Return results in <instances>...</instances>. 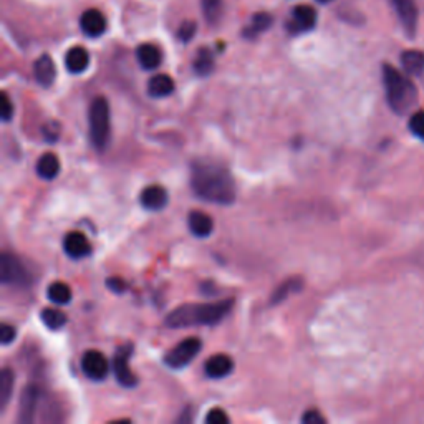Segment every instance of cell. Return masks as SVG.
I'll return each mask as SVG.
<instances>
[{"label": "cell", "instance_id": "74e56055", "mask_svg": "<svg viewBox=\"0 0 424 424\" xmlns=\"http://www.w3.org/2000/svg\"><path fill=\"white\" fill-rule=\"evenodd\" d=\"M318 2H320V3H330V2H333V0H318Z\"/></svg>", "mask_w": 424, "mask_h": 424}, {"label": "cell", "instance_id": "d6a6232c", "mask_svg": "<svg viewBox=\"0 0 424 424\" xmlns=\"http://www.w3.org/2000/svg\"><path fill=\"white\" fill-rule=\"evenodd\" d=\"M205 423H209V424H224V423H229V416L222 409L216 408V409L209 411L208 416H205Z\"/></svg>", "mask_w": 424, "mask_h": 424}, {"label": "cell", "instance_id": "277c9868", "mask_svg": "<svg viewBox=\"0 0 424 424\" xmlns=\"http://www.w3.org/2000/svg\"><path fill=\"white\" fill-rule=\"evenodd\" d=\"M88 125H90V140L95 149H107L111 140L110 104L107 98L98 96L91 102L90 111H88Z\"/></svg>", "mask_w": 424, "mask_h": 424}, {"label": "cell", "instance_id": "30bf717a", "mask_svg": "<svg viewBox=\"0 0 424 424\" xmlns=\"http://www.w3.org/2000/svg\"><path fill=\"white\" fill-rule=\"evenodd\" d=\"M80 27H82L86 37L96 39V37H102L104 30H107V19L96 8H88L80 17Z\"/></svg>", "mask_w": 424, "mask_h": 424}, {"label": "cell", "instance_id": "3957f363", "mask_svg": "<svg viewBox=\"0 0 424 424\" xmlns=\"http://www.w3.org/2000/svg\"><path fill=\"white\" fill-rule=\"evenodd\" d=\"M383 83L389 108L396 115H405L418 103V90L414 83L391 65H383Z\"/></svg>", "mask_w": 424, "mask_h": 424}, {"label": "cell", "instance_id": "4dcf8cb0", "mask_svg": "<svg viewBox=\"0 0 424 424\" xmlns=\"http://www.w3.org/2000/svg\"><path fill=\"white\" fill-rule=\"evenodd\" d=\"M42 136H44L45 141L48 142H55L58 138H60V125L57 121H48L42 126Z\"/></svg>", "mask_w": 424, "mask_h": 424}, {"label": "cell", "instance_id": "7a4b0ae2", "mask_svg": "<svg viewBox=\"0 0 424 424\" xmlns=\"http://www.w3.org/2000/svg\"><path fill=\"white\" fill-rule=\"evenodd\" d=\"M234 299L214 302L203 305H181L166 317V325L169 329H187L196 325H217L230 313Z\"/></svg>", "mask_w": 424, "mask_h": 424}, {"label": "cell", "instance_id": "603a6c76", "mask_svg": "<svg viewBox=\"0 0 424 424\" xmlns=\"http://www.w3.org/2000/svg\"><path fill=\"white\" fill-rule=\"evenodd\" d=\"M272 22H274V19H272L270 14H267V12H259V14H255L250 19L249 27L243 30V37H247V39H254V37L266 32L267 28H270Z\"/></svg>", "mask_w": 424, "mask_h": 424}, {"label": "cell", "instance_id": "cb8c5ba5", "mask_svg": "<svg viewBox=\"0 0 424 424\" xmlns=\"http://www.w3.org/2000/svg\"><path fill=\"white\" fill-rule=\"evenodd\" d=\"M14 383H15V375L12 369H2L0 373V411L6 409L7 403L10 401L12 393H14Z\"/></svg>", "mask_w": 424, "mask_h": 424}, {"label": "cell", "instance_id": "8992f818", "mask_svg": "<svg viewBox=\"0 0 424 424\" xmlns=\"http://www.w3.org/2000/svg\"><path fill=\"white\" fill-rule=\"evenodd\" d=\"M0 277H2V282L7 285L25 287V285L30 282L28 270L24 267V264L12 254H3L2 259H0Z\"/></svg>", "mask_w": 424, "mask_h": 424}, {"label": "cell", "instance_id": "e575fe53", "mask_svg": "<svg viewBox=\"0 0 424 424\" xmlns=\"http://www.w3.org/2000/svg\"><path fill=\"white\" fill-rule=\"evenodd\" d=\"M107 287L115 293H125L126 288H128V284L121 277H111V279L107 280Z\"/></svg>", "mask_w": 424, "mask_h": 424}, {"label": "cell", "instance_id": "9a60e30c", "mask_svg": "<svg viewBox=\"0 0 424 424\" xmlns=\"http://www.w3.org/2000/svg\"><path fill=\"white\" fill-rule=\"evenodd\" d=\"M234 369L232 358L228 355H214L204 365V371L209 378L221 380V378L229 376Z\"/></svg>", "mask_w": 424, "mask_h": 424}, {"label": "cell", "instance_id": "d4e9b609", "mask_svg": "<svg viewBox=\"0 0 424 424\" xmlns=\"http://www.w3.org/2000/svg\"><path fill=\"white\" fill-rule=\"evenodd\" d=\"M47 297L52 304L55 305H66L71 300V288L63 282H53L48 285Z\"/></svg>", "mask_w": 424, "mask_h": 424}, {"label": "cell", "instance_id": "5bb4252c", "mask_svg": "<svg viewBox=\"0 0 424 424\" xmlns=\"http://www.w3.org/2000/svg\"><path fill=\"white\" fill-rule=\"evenodd\" d=\"M140 199L142 208L148 209V211H161V209H165L167 205L169 196H167V191L165 187L153 184V186L142 189Z\"/></svg>", "mask_w": 424, "mask_h": 424}, {"label": "cell", "instance_id": "d590c367", "mask_svg": "<svg viewBox=\"0 0 424 424\" xmlns=\"http://www.w3.org/2000/svg\"><path fill=\"white\" fill-rule=\"evenodd\" d=\"M12 116H14V104L7 93H2V120L10 121Z\"/></svg>", "mask_w": 424, "mask_h": 424}, {"label": "cell", "instance_id": "8fae6325", "mask_svg": "<svg viewBox=\"0 0 424 424\" xmlns=\"http://www.w3.org/2000/svg\"><path fill=\"white\" fill-rule=\"evenodd\" d=\"M63 250L71 259H85L91 254V246L82 232L71 230L63 239Z\"/></svg>", "mask_w": 424, "mask_h": 424}, {"label": "cell", "instance_id": "d6986e66", "mask_svg": "<svg viewBox=\"0 0 424 424\" xmlns=\"http://www.w3.org/2000/svg\"><path fill=\"white\" fill-rule=\"evenodd\" d=\"M60 173V159L57 154L45 153L37 161V174L45 181H52Z\"/></svg>", "mask_w": 424, "mask_h": 424}, {"label": "cell", "instance_id": "6da1fadb", "mask_svg": "<svg viewBox=\"0 0 424 424\" xmlns=\"http://www.w3.org/2000/svg\"><path fill=\"white\" fill-rule=\"evenodd\" d=\"M191 187L203 201L221 205L232 204L237 196L234 178L224 166L216 163L196 161L191 169Z\"/></svg>", "mask_w": 424, "mask_h": 424}, {"label": "cell", "instance_id": "83f0119b", "mask_svg": "<svg viewBox=\"0 0 424 424\" xmlns=\"http://www.w3.org/2000/svg\"><path fill=\"white\" fill-rule=\"evenodd\" d=\"M302 288V282L299 279H291L287 280L282 287H279L274 292V295H272V304H279V302H282L287 299L288 295H291L292 292H299Z\"/></svg>", "mask_w": 424, "mask_h": 424}, {"label": "cell", "instance_id": "2e32d148", "mask_svg": "<svg viewBox=\"0 0 424 424\" xmlns=\"http://www.w3.org/2000/svg\"><path fill=\"white\" fill-rule=\"evenodd\" d=\"M33 75H35V80L39 82V85L45 88L52 85L57 77V68L52 57L42 55L40 58H37L35 65H33Z\"/></svg>", "mask_w": 424, "mask_h": 424}, {"label": "cell", "instance_id": "9c48e42d", "mask_svg": "<svg viewBox=\"0 0 424 424\" xmlns=\"http://www.w3.org/2000/svg\"><path fill=\"white\" fill-rule=\"evenodd\" d=\"M317 25V12L310 6H297L293 8L291 20L287 22L288 32L297 35V33H304L312 30Z\"/></svg>", "mask_w": 424, "mask_h": 424}, {"label": "cell", "instance_id": "ffe728a7", "mask_svg": "<svg viewBox=\"0 0 424 424\" xmlns=\"http://www.w3.org/2000/svg\"><path fill=\"white\" fill-rule=\"evenodd\" d=\"M174 91V80L169 75H154L148 82V95L153 98H166Z\"/></svg>", "mask_w": 424, "mask_h": 424}, {"label": "cell", "instance_id": "484cf974", "mask_svg": "<svg viewBox=\"0 0 424 424\" xmlns=\"http://www.w3.org/2000/svg\"><path fill=\"white\" fill-rule=\"evenodd\" d=\"M40 318L42 322H44V325L50 330H60L66 323V315L63 313L62 310L53 308V306H48V308L42 310Z\"/></svg>", "mask_w": 424, "mask_h": 424}, {"label": "cell", "instance_id": "7c38bea8", "mask_svg": "<svg viewBox=\"0 0 424 424\" xmlns=\"http://www.w3.org/2000/svg\"><path fill=\"white\" fill-rule=\"evenodd\" d=\"M391 3L398 17H400L403 27L413 37L418 27V8L414 0H391Z\"/></svg>", "mask_w": 424, "mask_h": 424}, {"label": "cell", "instance_id": "f1b7e54d", "mask_svg": "<svg viewBox=\"0 0 424 424\" xmlns=\"http://www.w3.org/2000/svg\"><path fill=\"white\" fill-rule=\"evenodd\" d=\"M204 17L209 24H217L222 15V0H201Z\"/></svg>", "mask_w": 424, "mask_h": 424}, {"label": "cell", "instance_id": "836d02e7", "mask_svg": "<svg viewBox=\"0 0 424 424\" xmlns=\"http://www.w3.org/2000/svg\"><path fill=\"white\" fill-rule=\"evenodd\" d=\"M17 333L15 329L12 325H7V323H3L2 326H0V342H2V345H8V343H12L15 340Z\"/></svg>", "mask_w": 424, "mask_h": 424}, {"label": "cell", "instance_id": "4fadbf2b", "mask_svg": "<svg viewBox=\"0 0 424 424\" xmlns=\"http://www.w3.org/2000/svg\"><path fill=\"white\" fill-rule=\"evenodd\" d=\"M39 398L40 393L35 386H27L24 389L19 406V423L30 424L33 421L37 406H39Z\"/></svg>", "mask_w": 424, "mask_h": 424}, {"label": "cell", "instance_id": "ba28073f", "mask_svg": "<svg viewBox=\"0 0 424 424\" xmlns=\"http://www.w3.org/2000/svg\"><path fill=\"white\" fill-rule=\"evenodd\" d=\"M82 369L90 380L103 381L108 375L110 365H108L107 356H104L102 351L90 350L82 356Z\"/></svg>", "mask_w": 424, "mask_h": 424}, {"label": "cell", "instance_id": "8d00e7d4", "mask_svg": "<svg viewBox=\"0 0 424 424\" xmlns=\"http://www.w3.org/2000/svg\"><path fill=\"white\" fill-rule=\"evenodd\" d=\"M302 423L305 424H318V423H325V418L318 413L317 409H310L302 416Z\"/></svg>", "mask_w": 424, "mask_h": 424}, {"label": "cell", "instance_id": "5b68a950", "mask_svg": "<svg viewBox=\"0 0 424 424\" xmlns=\"http://www.w3.org/2000/svg\"><path fill=\"white\" fill-rule=\"evenodd\" d=\"M201 348H203V342L196 337H189L178 343L173 350H169L165 356V363L173 369H181L187 367L192 360L199 355Z\"/></svg>", "mask_w": 424, "mask_h": 424}, {"label": "cell", "instance_id": "4316f807", "mask_svg": "<svg viewBox=\"0 0 424 424\" xmlns=\"http://www.w3.org/2000/svg\"><path fill=\"white\" fill-rule=\"evenodd\" d=\"M214 70V55L209 48H201L194 60V71L199 77H208Z\"/></svg>", "mask_w": 424, "mask_h": 424}, {"label": "cell", "instance_id": "ac0fdd59", "mask_svg": "<svg viewBox=\"0 0 424 424\" xmlns=\"http://www.w3.org/2000/svg\"><path fill=\"white\" fill-rule=\"evenodd\" d=\"M90 65V53L83 47H73L66 52L65 55V66L70 73H83Z\"/></svg>", "mask_w": 424, "mask_h": 424}, {"label": "cell", "instance_id": "f546056e", "mask_svg": "<svg viewBox=\"0 0 424 424\" xmlns=\"http://www.w3.org/2000/svg\"><path fill=\"white\" fill-rule=\"evenodd\" d=\"M409 129L413 131L414 136H418L419 140L424 141V111L413 113V116L409 118Z\"/></svg>", "mask_w": 424, "mask_h": 424}, {"label": "cell", "instance_id": "7402d4cb", "mask_svg": "<svg viewBox=\"0 0 424 424\" xmlns=\"http://www.w3.org/2000/svg\"><path fill=\"white\" fill-rule=\"evenodd\" d=\"M401 65L408 75H421L424 71V53L419 50H406L401 53Z\"/></svg>", "mask_w": 424, "mask_h": 424}, {"label": "cell", "instance_id": "44dd1931", "mask_svg": "<svg viewBox=\"0 0 424 424\" xmlns=\"http://www.w3.org/2000/svg\"><path fill=\"white\" fill-rule=\"evenodd\" d=\"M136 58L145 70H154L161 65V52L153 44L140 45L136 50Z\"/></svg>", "mask_w": 424, "mask_h": 424}, {"label": "cell", "instance_id": "1f68e13d", "mask_svg": "<svg viewBox=\"0 0 424 424\" xmlns=\"http://www.w3.org/2000/svg\"><path fill=\"white\" fill-rule=\"evenodd\" d=\"M196 30H197L196 22H192V20H186V22H183V25L179 27V30H178L179 40L189 42L192 39V37L196 35Z\"/></svg>", "mask_w": 424, "mask_h": 424}, {"label": "cell", "instance_id": "52a82bcc", "mask_svg": "<svg viewBox=\"0 0 424 424\" xmlns=\"http://www.w3.org/2000/svg\"><path fill=\"white\" fill-rule=\"evenodd\" d=\"M133 353L131 345H123L116 350L115 360H113V371H115L116 380L125 388H134L138 385V378L129 368V356Z\"/></svg>", "mask_w": 424, "mask_h": 424}, {"label": "cell", "instance_id": "e0dca14e", "mask_svg": "<svg viewBox=\"0 0 424 424\" xmlns=\"http://www.w3.org/2000/svg\"><path fill=\"white\" fill-rule=\"evenodd\" d=\"M187 222H189V229H191V232L199 239L209 237L214 230L212 217L208 216V214L203 211H192L191 214H189Z\"/></svg>", "mask_w": 424, "mask_h": 424}]
</instances>
